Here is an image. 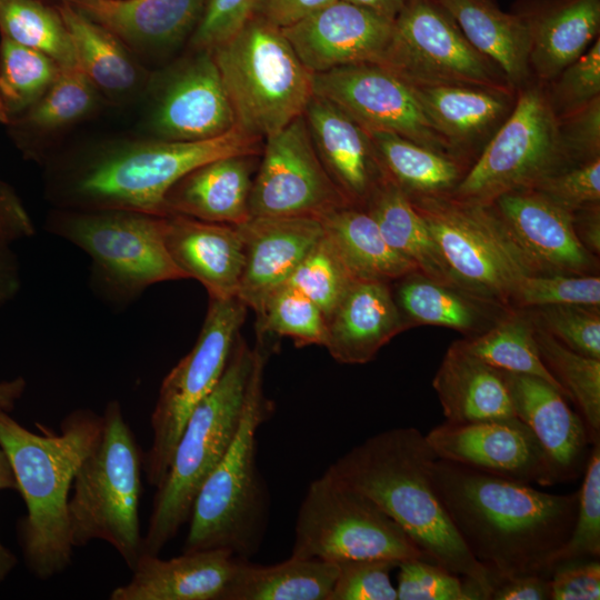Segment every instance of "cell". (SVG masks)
<instances>
[{
    "mask_svg": "<svg viewBox=\"0 0 600 600\" xmlns=\"http://www.w3.org/2000/svg\"><path fill=\"white\" fill-rule=\"evenodd\" d=\"M431 474L458 534L494 584L517 574L550 576L572 531L579 490L549 493L438 458Z\"/></svg>",
    "mask_w": 600,
    "mask_h": 600,
    "instance_id": "cell-1",
    "label": "cell"
},
{
    "mask_svg": "<svg viewBox=\"0 0 600 600\" xmlns=\"http://www.w3.org/2000/svg\"><path fill=\"white\" fill-rule=\"evenodd\" d=\"M436 459L420 430L397 427L352 447L326 471L373 501L428 561L460 576L481 600H490L494 581L463 543L433 486Z\"/></svg>",
    "mask_w": 600,
    "mask_h": 600,
    "instance_id": "cell-2",
    "label": "cell"
},
{
    "mask_svg": "<svg viewBox=\"0 0 600 600\" xmlns=\"http://www.w3.org/2000/svg\"><path fill=\"white\" fill-rule=\"evenodd\" d=\"M259 141L234 127L201 141L150 137L107 142L51 163L48 196L61 209L164 216L166 194L182 177L217 158L258 154Z\"/></svg>",
    "mask_w": 600,
    "mask_h": 600,
    "instance_id": "cell-3",
    "label": "cell"
},
{
    "mask_svg": "<svg viewBox=\"0 0 600 600\" xmlns=\"http://www.w3.org/2000/svg\"><path fill=\"white\" fill-rule=\"evenodd\" d=\"M102 416L76 409L61 422L60 433L39 434L0 410V444L13 469L27 507L18 521V540L28 570L47 580L71 563L68 501L73 478L98 442Z\"/></svg>",
    "mask_w": 600,
    "mask_h": 600,
    "instance_id": "cell-4",
    "label": "cell"
},
{
    "mask_svg": "<svg viewBox=\"0 0 600 600\" xmlns=\"http://www.w3.org/2000/svg\"><path fill=\"white\" fill-rule=\"evenodd\" d=\"M253 349L254 366L239 429L196 497L183 552L224 549L249 559L263 541L269 496L257 463V432L273 407L263 391L269 351L262 336Z\"/></svg>",
    "mask_w": 600,
    "mask_h": 600,
    "instance_id": "cell-5",
    "label": "cell"
},
{
    "mask_svg": "<svg viewBox=\"0 0 600 600\" xmlns=\"http://www.w3.org/2000/svg\"><path fill=\"white\" fill-rule=\"evenodd\" d=\"M254 366V349L239 336L212 391L194 408L168 472L156 488L142 553L159 554L189 521L196 497L239 429Z\"/></svg>",
    "mask_w": 600,
    "mask_h": 600,
    "instance_id": "cell-6",
    "label": "cell"
},
{
    "mask_svg": "<svg viewBox=\"0 0 600 600\" xmlns=\"http://www.w3.org/2000/svg\"><path fill=\"white\" fill-rule=\"evenodd\" d=\"M101 434L73 478L68 516L73 547L112 546L130 570L141 553L139 506L143 454L118 400L107 403Z\"/></svg>",
    "mask_w": 600,
    "mask_h": 600,
    "instance_id": "cell-7",
    "label": "cell"
},
{
    "mask_svg": "<svg viewBox=\"0 0 600 600\" xmlns=\"http://www.w3.org/2000/svg\"><path fill=\"white\" fill-rule=\"evenodd\" d=\"M210 51L238 129L266 139L303 114L313 94L312 73L280 28L253 16Z\"/></svg>",
    "mask_w": 600,
    "mask_h": 600,
    "instance_id": "cell-8",
    "label": "cell"
},
{
    "mask_svg": "<svg viewBox=\"0 0 600 600\" xmlns=\"http://www.w3.org/2000/svg\"><path fill=\"white\" fill-rule=\"evenodd\" d=\"M46 229L89 256L96 291L114 304L129 303L152 284L187 279L167 249L164 216L59 208Z\"/></svg>",
    "mask_w": 600,
    "mask_h": 600,
    "instance_id": "cell-9",
    "label": "cell"
},
{
    "mask_svg": "<svg viewBox=\"0 0 600 600\" xmlns=\"http://www.w3.org/2000/svg\"><path fill=\"white\" fill-rule=\"evenodd\" d=\"M291 556L333 563L426 559L403 530L364 494L327 471L310 482L300 503Z\"/></svg>",
    "mask_w": 600,
    "mask_h": 600,
    "instance_id": "cell-10",
    "label": "cell"
},
{
    "mask_svg": "<svg viewBox=\"0 0 600 600\" xmlns=\"http://www.w3.org/2000/svg\"><path fill=\"white\" fill-rule=\"evenodd\" d=\"M573 164L549 96L540 87H530L520 92L479 158L446 196L466 204H488Z\"/></svg>",
    "mask_w": 600,
    "mask_h": 600,
    "instance_id": "cell-11",
    "label": "cell"
},
{
    "mask_svg": "<svg viewBox=\"0 0 600 600\" xmlns=\"http://www.w3.org/2000/svg\"><path fill=\"white\" fill-rule=\"evenodd\" d=\"M248 307L237 297L209 298L208 311L193 348L170 370L151 413V446L143 457L149 484L158 488L194 408L220 380L240 336Z\"/></svg>",
    "mask_w": 600,
    "mask_h": 600,
    "instance_id": "cell-12",
    "label": "cell"
},
{
    "mask_svg": "<svg viewBox=\"0 0 600 600\" xmlns=\"http://www.w3.org/2000/svg\"><path fill=\"white\" fill-rule=\"evenodd\" d=\"M378 64L412 86L512 87L502 70L467 40L438 0H407Z\"/></svg>",
    "mask_w": 600,
    "mask_h": 600,
    "instance_id": "cell-13",
    "label": "cell"
},
{
    "mask_svg": "<svg viewBox=\"0 0 600 600\" xmlns=\"http://www.w3.org/2000/svg\"><path fill=\"white\" fill-rule=\"evenodd\" d=\"M482 206L497 237L523 274H597L598 257L579 241L573 211L531 189Z\"/></svg>",
    "mask_w": 600,
    "mask_h": 600,
    "instance_id": "cell-14",
    "label": "cell"
},
{
    "mask_svg": "<svg viewBox=\"0 0 600 600\" xmlns=\"http://www.w3.org/2000/svg\"><path fill=\"white\" fill-rule=\"evenodd\" d=\"M409 199L457 286L511 309L513 284L523 273L507 253L482 206L461 203L446 194Z\"/></svg>",
    "mask_w": 600,
    "mask_h": 600,
    "instance_id": "cell-15",
    "label": "cell"
},
{
    "mask_svg": "<svg viewBox=\"0 0 600 600\" xmlns=\"http://www.w3.org/2000/svg\"><path fill=\"white\" fill-rule=\"evenodd\" d=\"M312 88L313 94L333 102L369 133H394L457 159L413 87L381 64L357 63L312 73Z\"/></svg>",
    "mask_w": 600,
    "mask_h": 600,
    "instance_id": "cell-16",
    "label": "cell"
},
{
    "mask_svg": "<svg viewBox=\"0 0 600 600\" xmlns=\"http://www.w3.org/2000/svg\"><path fill=\"white\" fill-rule=\"evenodd\" d=\"M251 217H314L351 206L323 168L303 114L264 139Z\"/></svg>",
    "mask_w": 600,
    "mask_h": 600,
    "instance_id": "cell-17",
    "label": "cell"
},
{
    "mask_svg": "<svg viewBox=\"0 0 600 600\" xmlns=\"http://www.w3.org/2000/svg\"><path fill=\"white\" fill-rule=\"evenodd\" d=\"M151 103L146 119L151 138L201 141L236 127L233 111L210 50H191L146 90Z\"/></svg>",
    "mask_w": 600,
    "mask_h": 600,
    "instance_id": "cell-18",
    "label": "cell"
},
{
    "mask_svg": "<svg viewBox=\"0 0 600 600\" xmlns=\"http://www.w3.org/2000/svg\"><path fill=\"white\" fill-rule=\"evenodd\" d=\"M424 437L438 459L529 484H556L540 443L519 418L463 424L446 421Z\"/></svg>",
    "mask_w": 600,
    "mask_h": 600,
    "instance_id": "cell-19",
    "label": "cell"
},
{
    "mask_svg": "<svg viewBox=\"0 0 600 600\" xmlns=\"http://www.w3.org/2000/svg\"><path fill=\"white\" fill-rule=\"evenodd\" d=\"M393 28L390 20L346 0L281 29L311 73L357 63H380Z\"/></svg>",
    "mask_w": 600,
    "mask_h": 600,
    "instance_id": "cell-20",
    "label": "cell"
},
{
    "mask_svg": "<svg viewBox=\"0 0 600 600\" xmlns=\"http://www.w3.org/2000/svg\"><path fill=\"white\" fill-rule=\"evenodd\" d=\"M502 372L516 414L540 443L554 483L577 479L583 473L591 451L582 417L570 408L568 398L546 380Z\"/></svg>",
    "mask_w": 600,
    "mask_h": 600,
    "instance_id": "cell-21",
    "label": "cell"
},
{
    "mask_svg": "<svg viewBox=\"0 0 600 600\" xmlns=\"http://www.w3.org/2000/svg\"><path fill=\"white\" fill-rule=\"evenodd\" d=\"M303 117L314 150L351 206L364 208L386 179L368 131L333 102L312 94Z\"/></svg>",
    "mask_w": 600,
    "mask_h": 600,
    "instance_id": "cell-22",
    "label": "cell"
},
{
    "mask_svg": "<svg viewBox=\"0 0 600 600\" xmlns=\"http://www.w3.org/2000/svg\"><path fill=\"white\" fill-rule=\"evenodd\" d=\"M238 226L244 267L237 298L256 312L270 292L287 282L323 228L314 217H251Z\"/></svg>",
    "mask_w": 600,
    "mask_h": 600,
    "instance_id": "cell-23",
    "label": "cell"
},
{
    "mask_svg": "<svg viewBox=\"0 0 600 600\" xmlns=\"http://www.w3.org/2000/svg\"><path fill=\"white\" fill-rule=\"evenodd\" d=\"M114 33L139 59L157 58L189 41L207 0H68Z\"/></svg>",
    "mask_w": 600,
    "mask_h": 600,
    "instance_id": "cell-24",
    "label": "cell"
},
{
    "mask_svg": "<svg viewBox=\"0 0 600 600\" xmlns=\"http://www.w3.org/2000/svg\"><path fill=\"white\" fill-rule=\"evenodd\" d=\"M240 558L224 549L183 552L161 559L141 553L126 584L111 600H224Z\"/></svg>",
    "mask_w": 600,
    "mask_h": 600,
    "instance_id": "cell-25",
    "label": "cell"
},
{
    "mask_svg": "<svg viewBox=\"0 0 600 600\" xmlns=\"http://www.w3.org/2000/svg\"><path fill=\"white\" fill-rule=\"evenodd\" d=\"M164 241L173 262L187 279L203 284L209 298L237 297L244 267L239 226L167 214Z\"/></svg>",
    "mask_w": 600,
    "mask_h": 600,
    "instance_id": "cell-26",
    "label": "cell"
},
{
    "mask_svg": "<svg viewBox=\"0 0 600 600\" xmlns=\"http://www.w3.org/2000/svg\"><path fill=\"white\" fill-rule=\"evenodd\" d=\"M407 329L394 301L391 282L354 279L327 318L323 347L339 363L364 364Z\"/></svg>",
    "mask_w": 600,
    "mask_h": 600,
    "instance_id": "cell-27",
    "label": "cell"
},
{
    "mask_svg": "<svg viewBox=\"0 0 600 600\" xmlns=\"http://www.w3.org/2000/svg\"><path fill=\"white\" fill-rule=\"evenodd\" d=\"M514 12L529 36V66L556 79L586 52L600 28V0H519Z\"/></svg>",
    "mask_w": 600,
    "mask_h": 600,
    "instance_id": "cell-28",
    "label": "cell"
},
{
    "mask_svg": "<svg viewBox=\"0 0 600 600\" xmlns=\"http://www.w3.org/2000/svg\"><path fill=\"white\" fill-rule=\"evenodd\" d=\"M254 156H227L197 167L166 194L164 216L182 214L234 226L246 222L250 218Z\"/></svg>",
    "mask_w": 600,
    "mask_h": 600,
    "instance_id": "cell-29",
    "label": "cell"
},
{
    "mask_svg": "<svg viewBox=\"0 0 600 600\" xmlns=\"http://www.w3.org/2000/svg\"><path fill=\"white\" fill-rule=\"evenodd\" d=\"M56 6L68 30L77 68L102 98L121 103L146 92L152 74L114 33L68 0Z\"/></svg>",
    "mask_w": 600,
    "mask_h": 600,
    "instance_id": "cell-30",
    "label": "cell"
},
{
    "mask_svg": "<svg viewBox=\"0 0 600 600\" xmlns=\"http://www.w3.org/2000/svg\"><path fill=\"white\" fill-rule=\"evenodd\" d=\"M432 387L446 421L454 424L517 419L503 372L453 341Z\"/></svg>",
    "mask_w": 600,
    "mask_h": 600,
    "instance_id": "cell-31",
    "label": "cell"
},
{
    "mask_svg": "<svg viewBox=\"0 0 600 600\" xmlns=\"http://www.w3.org/2000/svg\"><path fill=\"white\" fill-rule=\"evenodd\" d=\"M394 301L408 327L438 326L467 337L480 334L511 309L458 287L412 271L391 282Z\"/></svg>",
    "mask_w": 600,
    "mask_h": 600,
    "instance_id": "cell-32",
    "label": "cell"
},
{
    "mask_svg": "<svg viewBox=\"0 0 600 600\" xmlns=\"http://www.w3.org/2000/svg\"><path fill=\"white\" fill-rule=\"evenodd\" d=\"M412 87L426 114L453 151L483 137L513 108L510 89L454 84Z\"/></svg>",
    "mask_w": 600,
    "mask_h": 600,
    "instance_id": "cell-33",
    "label": "cell"
},
{
    "mask_svg": "<svg viewBox=\"0 0 600 600\" xmlns=\"http://www.w3.org/2000/svg\"><path fill=\"white\" fill-rule=\"evenodd\" d=\"M454 19L467 40L494 62L511 86L529 76V36L514 12H504L494 0H438Z\"/></svg>",
    "mask_w": 600,
    "mask_h": 600,
    "instance_id": "cell-34",
    "label": "cell"
},
{
    "mask_svg": "<svg viewBox=\"0 0 600 600\" xmlns=\"http://www.w3.org/2000/svg\"><path fill=\"white\" fill-rule=\"evenodd\" d=\"M319 220L324 234L356 279L392 282L418 270L390 247L364 208L344 206L324 213Z\"/></svg>",
    "mask_w": 600,
    "mask_h": 600,
    "instance_id": "cell-35",
    "label": "cell"
},
{
    "mask_svg": "<svg viewBox=\"0 0 600 600\" xmlns=\"http://www.w3.org/2000/svg\"><path fill=\"white\" fill-rule=\"evenodd\" d=\"M338 564L290 556L262 566L240 559L224 600H329Z\"/></svg>",
    "mask_w": 600,
    "mask_h": 600,
    "instance_id": "cell-36",
    "label": "cell"
},
{
    "mask_svg": "<svg viewBox=\"0 0 600 600\" xmlns=\"http://www.w3.org/2000/svg\"><path fill=\"white\" fill-rule=\"evenodd\" d=\"M364 209L373 217L390 247L412 262L418 271L436 281L458 287L423 218L396 183L386 177Z\"/></svg>",
    "mask_w": 600,
    "mask_h": 600,
    "instance_id": "cell-37",
    "label": "cell"
},
{
    "mask_svg": "<svg viewBox=\"0 0 600 600\" xmlns=\"http://www.w3.org/2000/svg\"><path fill=\"white\" fill-rule=\"evenodd\" d=\"M384 176L408 197L449 194L463 173L447 154L394 133H369Z\"/></svg>",
    "mask_w": 600,
    "mask_h": 600,
    "instance_id": "cell-38",
    "label": "cell"
},
{
    "mask_svg": "<svg viewBox=\"0 0 600 600\" xmlns=\"http://www.w3.org/2000/svg\"><path fill=\"white\" fill-rule=\"evenodd\" d=\"M459 342L468 352L496 369L541 378L567 397L541 360L534 324L526 310L511 309L484 332L459 339Z\"/></svg>",
    "mask_w": 600,
    "mask_h": 600,
    "instance_id": "cell-39",
    "label": "cell"
},
{
    "mask_svg": "<svg viewBox=\"0 0 600 600\" xmlns=\"http://www.w3.org/2000/svg\"><path fill=\"white\" fill-rule=\"evenodd\" d=\"M533 322V321H532ZM541 360L580 410L591 444L600 441V359L580 354L534 322Z\"/></svg>",
    "mask_w": 600,
    "mask_h": 600,
    "instance_id": "cell-40",
    "label": "cell"
},
{
    "mask_svg": "<svg viewBox=\"0 0 600 600\" xmlns=\"http://www.w3.org/2000/svg\"><path fill=\"white\" fill-rule=\"evenodd\" d=\"M60 67L47 54L2 37L0 120L14 123L46 93Z\"/></svg>",
    "mask_w": 600,
    "mask_h": 600,
    "instance_id": "cell-41",
    "label": "cell"
},
{
    "mask_svg": "<svg viewBox=\"0 0 600 600\" xmlns=\"http://www.w3.org/2000/svg\"><path fill=\"white\" fill-rule=\"evenodd\" d=\"M0 31L3 38L47 54L60 68L77 67L72 43L56 3L0 0Z\"/></svg>",
    "mask_w": 600,
    "mask_h": 600,
    "instance_id": "cell-42",
    "label": "cell"
},
{
    "mask_svg": "<svg viewBox=\"0 0 600 600\" xmlns=\"http://www.w3.org/2000/svg\"><path fill=\"white\" fill-rule=\"evenodd\" d=\"M102 96L77 68H60L40 100L14 123L38 137H50L91 116Z\"/></svg>",
    "mask_w": 600,
    "mask_h": 600,
    "instance_id": "cell-43",
    "label": "cell"
},
{
    "mask_svg": "<svg viewBox=\"0 0 600 600\" xmlns=\"http://www.w3.org/2000/svg\"><path fill=\"white\" fill-rule=\"evenodd\" d=\"M256 313L258 334L287 337L298 347L326 343V316L311 299L289 284L270 292Z\"/></svg>",
    "mask_w": 600,
    "mask_h": 600,
    "instance_id": "cell-44",
    "label": "cell"
},
{
    "mask_svg": "<svg viewBox=\"0 0 600 600\" xmlns=\"http://www.w3.org/2000/svg\"><path fill=\"white\" fill-rule=\"evenodd\" d=\"M354 279L323 232L286 284L298 289L311 299L327 319Z\"/></svg>",
    "mask_w": 600,
    "mask_h": 600,
    "instance_id": "cell-45",
    "label": "cell"
},
{
    "mask_svg": "<svg viewBox=\"0 0 600 600\" xmlns=\"http://www.w3.org/2000/svg\"><path fill=\"white\" fill-rule=\"evenodd\" d=\"M550 304L600 306L599 274H521L510 294L511 309Z\"/></svg>",
    "mask_w": 600,
    "mask_h": 600,
    "instance_id": "cell-46",
    "label": "cell"
},
{
    "mask_svg": "<svg viewBox=\"0 0 600 600\" xmlns=\"http://www.w3.org/2000/svg\"><path fill=\"white\" fill-rule=\"evenodd\" d=\"M521 310L564 347L600 359V306L550 304Z\"/></svg>",
    "mask_w": 600,
    "mask_h": 600,
    "instance_id": "cell-47",
    "label": "cell"
},
{
    "mask_svg": "<svg viewBox=\"0 0 600 600\" xmlns=\"http://www.w3.org/2000/svg\"><path fill=\"white\" fill-rule=\"evenodd\" d=\"M582 474L574 524L556 564L600 556V441L592 444Z\"/></svg>",
    "mask_w": 600,
    "mask_h": 600,
    "instance_id": "cell-48",
    "label": "cell"
},
{
    "mask_svg": "<svg viewBox=\"0 0 600 600\" xmlns=\"http://www.w3.org/2000/svg\"><path fill=\"white\" fill-rule=\"evenodd\" d=\"M397 568L398 600H480L467 580L431 561L409 559Z\"/></svg>",
    "mask_w": 600,
    "mask_h": 600,
    "instance_id": "cell-49",
    "label": "cell"
},
{
    "mask_svg": "<svg viewBox=\"0 0 600 600\" xmlns=\"http://www.w3.org/2000/svg\"><path fill=\"white\" fill-rule=\"evenodd\" d=\"M338 576L329 600H398L390 573L398 562L358 559L338 562Z\"/></svg>",
    "mask_w": 600,
    "mask_h": 600,
    "instance_id": "cell-50",
    "label": "cell"
},
{
    "mask_svg": "<svg viewBox=\"0 0 600 600\" xmlns=\"http://www.w3.org/2000/svg\"><path fill=\"white\" fill-rule=\"evenodd\" d=\"M531 189L571 211L600 204V157L558 171Z\"/></svg>",
    "mask_w": 600,
    "mask_h": 600,
    "instance_id": "cell-51",
    "label": "cell"
},
{
    "mask_svg": "<svg viewBox=\"0 0 600 600\" xmlns=\"http://www.w3.org/2000/svg\"><path fill=\"white\" fill-rule=\"evenodd\" d=\"M550 99L556 112L562 116L600 97V40L577 60L566 67L559 74ZM556 78V79H557Z\"/></svg>",
    "mask_w": 600,
    "mask_h": 600,
    "instance_id": "cell-52",
    "label": "cell"
},
{
    "mask_svg": "<svg viewBox=\"0 0 600 600\" xmlns=\"http://www.w3.org/2000/svg\"><path fill=\"white\" fill-rule=\"evenodd\" d=\"M258 0H207L189 39L191 50H211L236 34L254 14Z\"/></svg>",
    "mask_w": 600,
    "mask_h": 600,
    "instance_id": "cell-53",
    "label": "cell"
},
{
    "mask_svg": "<svg viewBox=\"0 0 600 600\" xmlns=\"http://www.w3.org/2000/svg\"><path fill=\"white\" fill-rule=\"evenodd\" d=\"M559 133L573 163L600 157V97L562 116Z\"/></svg>",
    "mask_w": 600,
    "mask_h": 600,
    "instance_id": "cell-54",
    "label": "cell"
},
{
    "mask_svg": "<svg viewBox=\"0 0 600 600\" xmlns=\"http://www.w3.org/2000/svg\"><path fill=\"white\" fill-rule=\"evenodd\" d=\"M550 600H599V558L562 561L550 573Z\"/></svg>",
    "mask_w": 600,
    "mask_h": 600,
    "instance_id": "cell-55",
    "label": "cell"
},
{
    "mask_svg": "<svg viewBox=\"0 0 600 600\" xmlns=\"http://www.w3.org/2000/svg\"><path fill=\"white\" fill-rule=\"evenodd\" d=\"M36 228L13 189L0 180V241L11 243L30 238Z\"/></svg>",
    "mask_w": 600,
    "mask_h": 600,
    "instance_id": "cell-56",
    "label": "cell"
},
{
    "mask_svg": "<svg viewBox=\"0 0 600 600\" xmlns=\"http://www.w3.org/2000/svg\"><path fill=\"white\" fill-rule=\"evenodd\" d=\"M334 1L336 0H258L253 16L283 29Z\"/></svg>",
    "mask_w": 600,
    "mask_h": 600,
    "instance_id": "cell-57",
    "label": "cell"
},
{
    "mask_svg": "<svg viewBox=\"0 0 600 600\" xmlns=\"http://www.w3.org/2000/svg\"><path fill=\"white\" fill-rule=\"evenodd\" d=\"M550 576L526 573L498 581L490 600H550Z\"/></svg>",
    "mask_w": 600,
    "mask_h": 600,
    "instance_id": "cell-58",
    "label": "cell"
},
{
    "mask_svg": "<svg viewBox=\"0 0 600 600\" xmlns=\"http://www.w3.org/2000/svg\"><path fill=\"white\" fill-rule=\"evenodd\" d=\"M573 228L580 243L593 256H600L599 204L573 211Z\"/></svg>",
    "mask_w": 600,
    "mask_h": 600,
    "instance_id": "cell-59",
    "label": "cell"
},
{
    "mask_svg": "<svg viewBox=\"0 0 600 600\" xmlns=\"http://www.w3.org/2000/svg\"><path fill=\"white\" fill-rule=\"evenodd\" d=\"M19 264L10 243L0 241V307L11 301L20 290Z\"/></svg>",
    "mask_w": 600,
    "mask_h": 600,
    "instance_id": "cell-60",
    "label": "cell"
},
{
    "mask_svg": "<svg viewBox=\"0 0 600 600\" xmlns=\"http://www.w3.org/2000/svg\"><path fill=\"white\" fill-rule=\"evenodd\" d=\"M18 491V483L11 463L0 444V491ZM18 563L17 556L0 540V586Z\"/></svg>",
    "mask_w": 600,
    "mask_h": 600,
    "instance_id": "cell-61",
    "label": "cell"
},
{
    "mask_svg": "<svg viewBox=\"0 0 600 600\" xmlns=\"http://www.w3.org/2000/svg\"><path fill=\"white\" fill-rule=\"evenodd\" d=\"M26 389L27 381L21 376L0 380V410L11 412L21 400Z\"/></svg>",
    "mask_w": 600,
    "mask_h": 600,
    "instance_id": "cell-62",
    "label": "cell"
},
{
    "mask_svg": "<svg viewBox=\"0 0 600 600\" xmlns=\"http://www.w3.org/2000/svg\"><path fill=\"white\" fill-rule=\"evenodd\" d=\"M394 20L407 0H346Z\"/></svg>",
    "mask_w": 600,
    "mask_h": 600,
    "instance_id": "cell-63",
    "label": "cell"
},
{
    "mask_svg": "<svg viewBox=\"0 0 600 600\" xmlns=\"http://www.w3.org/2000/svg\"><path fill=\"white\" fill-rule=\"evenodd\" d=\"M58 1H60V0H56V2H58Z\"/></svg>",
    "mask_w": 600,
    "mask_h": 600,
    "instance_id": "cell-64",
    "label": "cell"
}]
</instances>
